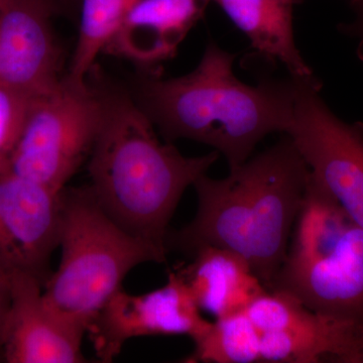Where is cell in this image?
Instances as JSON below:
<instances>
[{
  "mask_svg": "<svg viewBox=\"0 0 363 363\" xmlns=\"http://www.w3.org/2000/svg\"><path fill=\"white\" fill-rule=\"evenodd\" d=\"M215 2L247 35L253 49L285 66L290 76L309 79L314 74L296 45L294 0H208Z\"/></svg>",
  "mask_w": 363,
  "mask_h": 363,
  "instance_id": "obj_14",
  "label": "cell"
},
{
  "mask_svg": "<svg viewBox=\"0 0 363 363\" xmlns=\"http://www.w3.org/2000/svg\"><path fill=\"white\" fill-rule=\"evenodd\" d=\"M211 322L201 316L187 286L172 272L166 285L143 295L118 291L91 322L86 333L98 359L113 362L130 339L201 335Z\"/></svg>",
  "mask_w": 363,
  "mask_h": 363,
  "instance_id": "obj_7",
  "label": "cell"
},
{
  "mask_svg": "<svg viewBox=\"0 0 363 363\" xmlns=\"http://www.w3.org/2000/svg\"><path fill=\"white\" fill-rule=\"evenodd\" d=\"M61 260L43 289L45 303L62 320L87 332L125 277L166 255L123 230L99 204L90 185L60 192Z\"/></svg>",
  "mask_w": 363,
  "mask_h": 363,
  "instance_id": "obj_4",
  "label": "cell"
},
{
  "mask_svg": "<svg viewBox=\"0 0 363 363\" xmlns=\"http://www.w3.org/2000/svg\"><path fill=\"white\" fill-rule=\"evenodd\" d=\"M192 262L176 269L200 311L216 319L247 311L266 286L247 259L225 248L205 247L196 250Z\"/></svg>",
  "mask_w": 363,
  "mask_h": 363,
  "instance_id": "obj_13",
  "label": "cell"
},
{
  "mask_svg": "<svg viewBox=\"0 0 363 363\" xmlns=\"http://www.w3.org/2000/svg\"><path fill=\"white\" fill-rule=\"evenodd\" d=\"M44 284L32 274L9 278L11 303L4 335L7 363H81L85 333L57 316L43 297Z\"/></svg>",
  "mask_w": 363,
  "mask_h": 363,
  "instance_id": "obj_11",
  "label": "cell"
},
{
  "mask_svg": "<svg viewBox=\"0 0 363 363\" xmlns=\"http://www.w3.org/2000/svg\"><path fill=\"white\" fill-rule=\"evenodd\" d=\"M58 6L59 11H73L81 0H55Z\"/></svg>",
  "mask_w": 363,
  "mask_h": 363,
  "instance_id": "obj_21",
  "label": "cell"
},
{
  "mask_svg": "<svg viewBox=\"0 0 363 363\" xmlns=\"http://www.w3.org/2000/svg\"><path fill=\"white\" fill-rule=\"evenodd\" d=\"M11 303L9 279L0 277V362H4V335L7 312Z\"/></svg>",
  "mask_w": 363,
  "mask_h": 363,
  "instance_id": "obj_20",
  "label": "cell"
},
{
  "mask_svg": "<svg viewBox=\"0 0 363 363\" xmlns=\"http://www.w3.org/2000/svg\"><path fill=\"white\" fill-rule=\"evenodd\" d=\"M294 1H295L296 4H297V2L301 1V0H294Z\"/></svg>",
  "mask_w": 363,
  "mask_h": 363,
  "instance_id": "obj_23",
  "label": "cell"
},
{
  "mask_svg": "<svg viewBox=\"0 0 363 363\" xmlns=\"http://www.w3.org/2000/svg\"><path fill=\"white\" fill-rule=\"evenodd\" d=\"M208 0H136L119 23L102 54L124 59L138 71L162 72L175 56Z\"/></svg>",
  "mask_w": 363,
  "mask_h": 363,
  "instance_id": "obj_12",
  "label": "cell"
},
{
  "mask_svg": "<svg viewBox=\"0 0 363 363\" xmlns=\"http://www.w3.org/2000/svg\"><path fill=\"white\" fill-rule=\"evenodd\" d=\"M86 78L101 102V123L89 159L95 197L123 230L166 255L169 224L186 189L218 160L217 150L185 157L162 143L126 86L95 64Z\"/></svg>",
  "mask_w": 363,
  "mask_h": 363,
  "instance_id": "obj_1",
  "label": "cell"
},
{
  "mask_svg": "<svg viewBox=\"0 0 363 363\" xmlns=\"http://www.w3.org/2000/svg\"><path fill=\"white\" fill-rule=\"evenodd\" d=\"M57 13L55 0H7L0 9V87L33 98L61 80Z\"/></svg>",
  "mask_w": 363,
  "mask_h": 363,
  "instance_id": "obj_9",
  "label": "cell"
},
{
  "mask_svg": "<svg viewBox=\"0 0 363 363\" xmlns=\"http://www.w3.org/2000/svg\"><path fill=\"white\" fill-rule=\"evenodd\" d=\"M136 0H81V18L77 44L68 74L86 78L96 59Z\"/></svg>",
  "mask_w": 363,
  "mask_h": 363,
  "instance_id": "obj_17",
  "label": "cell"
},
{
  "mask_svg": "<svg viewBox=\"0 0 363 363\" xmlns=\"http://www.w3.org/2000/svg\"><path fill=\"white\" fill-rule=\"evenodd\" d=\"M35 98V97H33ZM33 97L0 87V171L9 162L25 123Z\"/></svg>",
  "mask_w": 363,
  "mask_h": 363,
  "instance_id": "obj_18",
  "label": "cell"
},
{
  "mask_svg": "<svg viewBox=\"0 0 363 363\" xmlns=\"http://www.w3.org/2000/svg\"><path fill=\"white\" fill-rule=\"evenodd\" d=\"M234 55L210 42L187 75L164 78L138 71L128 90L168 143H204L223 155L229 169L247 162L269 133H286L292 121L296 79L252 86L233 72Z\"/></svg>",
  "mask_w": 363,
  "mask_h": 363,
  "instance_id": "obj_2",
  "label": "cell"
},
{
  "mask_svg": "<svg viewBox=\"0 0 363 363\" xmlns=\"http://www.w3.org/2000/svg\"><path fill=\"white\" fill-rule=\"evenodd\" d=\"M101 123V102L87 78L66 74L35 97L9 172L60 192L88 162Z\"/></svg>",
  "mask_w": 363,
  "mask_h": 363,
  "instance_id": "obj_5",
  "label": "cell"
},
{
  "mask_svg": "<svg viewBox=\"0 0 363 363\" xmlns=\"http://www.w3.org/2000/svg\"><path fill=\"white\" fill-rule=\"evenodd\" d=\"M193 341L194 350L185 362H262L260 332L247 312L218 318Z\"/></svg>",
  "mask_w": 363,
  "mask_h": 363,
  "instance_id": "obj_16",
  "label": "cell"
},
{
  "mask_svg": "<svg viewBox=\"0 0 363 363\" xmlns=\"http://www.w3.org/2000/svg\"><path fill=\"white\" fill-rule=\"evenodd\" d=\"M60 192L0 171V277L23 272L45 286L59 247Z\"/></svg>",
  "mask_w": 363,
  "mask_h": 363,
  "instance_id": "obj_8",
  "label": "cell"
},
{
  "mask_svg": "<svg viewBox=\"0 0 363 363\" xmlns=\"http://www.w3.org/2000/svg\"><path fill=\"white\" fill-rule=\"evenodd\" d=\"M355 223L312 176L295 220L292 245L283 264L295 266L321 257Z\"/></svg>",
  "mask_w": 363,
  "mask_h": 363,
  "instance_id": "obj_15",
  "label": "cell"
},
{
  "mask_svg": "<svg viewBox=\"0 0 363 363\" xmlns=\"http://www.w3.org/2000/svg\"><path fill=\"white\" fill-rule=\"evenodd\" d=\"M296 79L286 135L312 176L363 228V123L338 118L322 99L317 78Z\"/></svg>",
  "mask_w": 363,
  "mask_h": 363,
  "instance_id": "obj_6",
  "label": "cell"
},
{
  "mask_svg": "<svg viewBox=\"0 0 363 363\" xmlns=\"http://www.w3.org/2000/svg\"><path fill=\"white\" fill-rule=\"evenodd\" d=\"M269 291L290 294L319 314L363 321V228L353 223L317 259L283 264Z\"/></svg>",
  "mask_w": 363,
  "mask_h": 363,
  "instance_id": "obj_10",
  "label": "cell"
},
{
  "mask_svg": "<svg viewBox=\"0 0 363 363\" xmlns=\"http://www.w3.org/2000/svg\"><path fill=\"white\" fill-rule=\"evenodd\" d=\"M310 169L292 140H283L230 169L224 179L205 174L194 183L197 213L169 231L167 250L192 255L205 247L225 248L247 260L267 291L285 262L289 240Z\"/></svg>",
  "mask_w": 363,
  "mask_h": 363,
  "instance_id": "obj_3",
  "label": "cell"
},
{
  "mask_svg": "<svg viewBox=\"0 0 363 363\" xmlns=\"http://www.w3.org/2000/svg\"><path fill=\"white\" fill-rule=\"evenodd\" d=\"M350 6L354 13V21L342 26V30L359 40L358 52L363 60V0H350Z\"/></svg>",
  "mask_w": 363,
  "mask_h": 363,
  "instance_id": "obj_19",
  "label": "cell"
},
{
  "mask_svg": "<svg viewBox=\"0 0 363 363\" xmlns=\"http://www.w3.org/2000/svg\"><path fill=\"white\" fill-rule=\"evenodd\" d=\"M6 1L7 0H0V9L4 6V4H6Z\"/></svg>",
  "mask_w": 363,
  "mask_h": 363,
  "instance_id": "obj_22",
  "label": "cell"
}]
</instances>
